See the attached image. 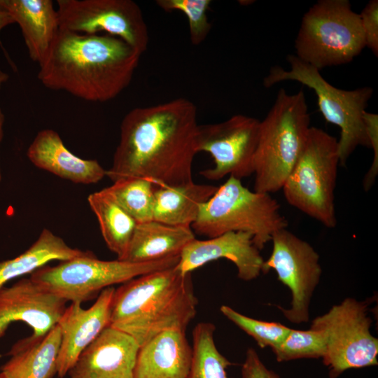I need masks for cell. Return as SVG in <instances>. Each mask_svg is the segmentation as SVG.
<instances>
[{"label": "cell", "mask_w": 378, "mask_h": 378, "mask_svg": "<svg viewBox=\"0 0 378 378\" xmlns=\"http://www.w3.org/2000/svg\"><path fill=\"white\" fill-rule=\"evenodd\" d=\"M197 117L195 104L182 97L132 109L122 120L120 141L106 176L113 182L144 178L157 186L193 181Z\"/></svg>", "instance_id": "6da1fadb"}, {"label": "cell", "mask_w": 378, "mask_h": 378, "mask_svg": "<svg viewBox=\"0 0 378 378\" xmlns=\"http://www.w3.org/2000/svg\"><path fill=\"white\" fill-rule=\"evenodd\" d=\"M141 55L108 34H85L59 29L37 78L47 88L79 99L104 102L131 83Z\"/></svg>", "instance_id": "7a4b0ae2"}, {"label": "cell", "mask_w": 378, "mask_h": 378, "mask_svg": "<svg viewBox=\"0 0 378 378\" xmlns=\"http://www.w3.org/2000/svg\"><path fill=\"white\" fill-rule=\"evenodd\" d=\"M197 304L191 273L175 266L135 277L115 289L110 326L141 346L162 332L186 331Z\"/></svg>", "instance_id": "3957f363"}, {"label": "cell", "mask_w": 378, "mask_h": 378, "mask_svg": "<svg viewBox=\"0 0 378 378\" xmlns=\"http://www.w3.org/2000/svg\"><path fill=\"white\" fill-rule=\"evenodd\" d=\"M310 115L302 90L288 94L280 89L260 121L253 158L254 188L271 194L281 190L304 147Z\"/></svg>", "instance_id": "277c9868"}, {"label": "cell", "mask_w": 378, "mask_h": 378, "mask_svg": "<svg viewBox=\"0 0 378 378\" xmlns=\"http://www.w3.org/2000/svg\"><path fill=\"white\" fill-rule=\"evenodd\" d=\"M286 217L270 194L251 191L240 179L230 176L200 209L191 225L194 233L208 238L230 232H245L262 250L274 232L287 228Z\"/></svg>", "instance_id": "5b68a950"}, {"label": "cell", "mask_w": 378, "mask_h": 378, "mask_svg": "<svg viewBox=\"0 0 378 378\" xmlns=\"http://www.w3.org/2000/svg\"><path fill=\"white\" fill-rule=\"evenodd\" d=\"M289 69L275 65L263 78L270 88L282 81L294 80L311 88L317 97L318 110L325 120L340 130L338 141L340 165L345 166L358 146L370 148L363 115L373 90L362 87L352 90L337 88L329 83L316 68L304 63L295 55H288Z\"/></svg>", "instance_id": "8992f818"}, {"label": "cell", "mask_w": 378, "mask_h": 378, "mask_svg": "<svg viewBox=\"0 0 378 378\" xmlns=\"http://www.w3.org/2000/svg\"><path fill=\"white\" fill-rule=\"evenodd\" d=\"M339 164L337 139L311 126L301 155L281 189L290 206L328 228L337 223L335 190Z\"/></svg>", "instance_id": "52a82bcc"}, {"label": "cell", "mask_w": 378, "mask_h": 378, "mask_svg": "<svg viewBox=\"0 0 378 378\" xmlns=\"http://www.w3.org/2000/svg\"><path fill=\"white\" fill-rule=\"evenodd\" d=\"M365 47L359 14L348 0H320L302 17L295 56L319 71L347 64Z\"/></svg>", "instance_id": "ba28073f"}, {"label": "cell", "mask_w": 378, "mask_h": 378, "mask_svg": "<svg viewBox=\"0 0 378 378\" xmlns=\"http://www.w3.org/2000/svg\"><path fill=\"white\" fill-rule=\"evenodd\" d=\"M179 256L147 262L102 260L90 253L60 261L55 266L44 265L30 278L57 297L83 303L104 289L135 277L176 266Z\"/></svg>", "instance_id": "9c48e42d"}, {"label": "cell", "mask_w": 378, "mask_h": 378, "mask_svg": "<svg viewBox=\"0 0 378 378\" xmlns=\"http://www.w3.org/2000/svg\"><path fill=\"white\" fill-rule=\"evenodd\" d=\"M372 320L368 304L346 298L312 321L311 328L322 332L326 341L323 364L330 378L349 369L377 365L378 340L370 332Z\"/></svg>", "instance_id": "30bf717a"}, {"label": "cell", "mask_w": 378, "mask_h": 378, "mask_svg": "<svg viewBox=\"0 0 378 378\" xmlns=\"http://www.w3.org/2000/svg\"><path fill=\"white\" fill-rule=\"evenodd\" d=\"M59 28L85 34L104 32L141 55L149 35L139 5L132 0H57Z\"/></svg>", "instance_id": "8fae6325"}, {"label": "cell", "mask_w": 378, "mask_h": 378, "mask_svg": "<svg viewBox=\"0 0 378 378\" xmlns=\"http://www.w3.org/2000/svg\"><path fill=\"white\" fill-rule=\"evenodd\" d=\"M271 241L272 253L264 260L262 273L274 270L278 279L289 288L290 307H277L286 319L297 324L306 323L309 320L311 299L322 274L319 255L309 243L287 228L274 232Z\"/></svg>", "instance_id": "7c38bea8"}, {"label": "cell", "mask_w": 378, "mask_h": 378, "mask_svg": "<svg viewBox=\"0 0 378 378\" xmlns=\"http://www.w3.org/2000/svg\"><path fill=\"white\" fill-rule=\"evenodd\" d=\"M259 125L260 120L242 114L218 123L199 125L197 151L208 153L214 162V167L200 174L212 181L227 175L241 180L253 174Z\"/></svg>", "instance_id": "4fadbf2b"}, {"label": "cell", "mask_w": 378, "mask_h": 378, "mask_svg": "<svg viewBox=\"0 0 378 378\" xmlns=\"http://www.w3.org/2000/svg\"><path fill=\"white\" fill-rule=\"evenodd\" d=\"M66 301L47 290L31 278L0 288V338L9 326L22 321L42 337L55 327L66 309Z\"/></svg>", "instance_id": "5bb4252c"}, {"label": "cell", "mask_w": 378, "mask_h": 378, "mask_svg": "<svg viewBox=\"0 0 378 378\" xmlns=\"http://www.w3.org/2000/svg\"><path fill=\"white\" fill-rule=\"evenodd\" d=\"M225 258L237 267L238 277L246 281L262 273L264 260L253 242L251 234L230 232L205 240L193 239L186 246L176 267L183 273H191L204 265Z\"/></svg>", "instance_id": "9a60e30c"}, {"label": "cell", "mask_w": 378, "mask_h": 378, "mask_svg": "<svg viewBox=\"0 0 378 378\" xmlns=\"http://www.w3.org/2000/svg\"><path fill=\"white\" fill-rule=\"evenodd\" d=\"M114 291L113 286L104 289L87 309L79 302H71L66 308L58 322L62 331L57 365L58 377H65L80 354L110 326Z\"/></svg>", "instance_id": "2e32d148"}, {"label": "cell", "mask_w": 378, "mask_h": 378, "mask_svg": "<svg viewBox=\"0 0 378 378\" xmlns=\"http://www.w3.org/2000/svg\"><path fill=\"white\" fill-rule=\"evenodd\" d=\"M140 346L111 326L80 354L68 372L70 378H134Z\"/></svg>", "instance_id": "e0dca14e"}, {"label": "cell", "mask_w": 378, "mask_h": 378, "mask_svg": "<svg viewBox=\"0 0 378 378\" xmlns=\"http://www.w3.org/2000/svg\"><path fill=\"white\" fill-rule=\"evenodd\" d=\"M27 155L38 168L75 183H96L106 176V170L97 160L82 159L72 153L59 134L51 129L37 133Z\"/></svg>", "instance_id": "ac0fdd59"}, {"label": "cell", "mask_w": 378, "mask_h": 378, "mask_svg": "<svg viewBox=\"0 0 378 378\" xmlns=\"http://www.w3.org/2000/svg\"><path fill=\"white\" fill-rule=\"evenodd\" d=\"M192 360L185 331H164L140 346L134 378H188Z\"/></svg>", "instance_id": "d6986e66"}, {"label": "cell", "mask_w": 378, "mask_h": 378, "mask_svg": "<svg viewBox=\"0 0 378 378\" xmlns=\"http://www.w3.org/2000/svg\"><path fill=\"white\" fill-rule=\"evenodd\" d=\"M21 29L30 59L40 64L59 30L57 9L51 0H0Z\"/></svg>", "instance_id": "ffe728a7"}, {"label": "cell", "mask_w": 378, "mask_h": 378, "mask_svg": "<svg viewBox=\"0 0 378 378\" xmlns=\"http://www.w3.org/2000/svg\"><path fill=\"white\" fill-rule=\"evenodd\" d=\"M62 331L57 323L42 337L32 335L18 341L7 353L1 368L6 378H52L57 374Z\"/></svg>", "instance_id": "44dd1931"}, {"label": "cell", "mask_w": 378, "mask_h": 378, "mask_svg": "<svg viewBox=\"0 0 378 378\" xmlns=\"http://www.w3.org/2000/svg\"><path fill=\"white\" fill-rule=\"evenodd\" d=\"M195 239L191 227L173 226L155 220L137 224L127 249L118 260L147 262L180 256Z\"/></svg>", "instance_id": "7402d4cb"}, {"label": "cell", "mask_w": 378, "mask_h": 378, "mask_svg": "<svg viewBox=\"0 0 378 378\" xmlns=\"http://www.w3.org/2000/svg\"><path fill=\"white\" fill-rule=\"evenodd\" d=\"M218 188L193 181L177 186H155L153 220L169 225L191 227L200 206Z\"/></svg>", "instance_id": "603a6c76"}, {"label": "cell", "mask_w": 378, "mask_h": 378, "mask_svg": "<svg viewBox=\"0 0 378 378\" xmlns=\"http://www.w3.org/2000/svg\"><path fill=\"white\" fill-rule=\"evenodd\" d=\"M70 247L61 237L44 228L37 240L18 256L0 261V288L19 276L32 273L52 260L64 261L90 253Z\"/></svg>", "instance_id": "cb8c5ba5"}, {"label": "cell", "mask_w": 378, "mask_h": 378, "mask_svg": "<svg viewBox=\"0 0 378 378\" xmlns=\"http://www.w3.org/2000/svg\"><path fill=\"white\" fill-rule=\"evenodd\" d=\"M88 202L97 218L106 246L120 259L138 223L104 189L89 195Z\"/></svg>", "instance_id": "d4e9b609"}, {"label": "cell", "mask_w": 378, "mask_h": 378, "mask_svg": "<svg viewBox=\"0 0 378 378\" xmlns=\"http://www.w3.org/2000/svg\"><path fill=\"white\" fill-rule=\"evenodd\" d=\"M215 326L201 322L192 331V360L188 378H229L226 369L232 365L220 353L214 342Z\"/></svg>", "instance_id": "484cf974"}, {"label": "cell", "mask_w": 378, "mask_h": 378, "mask_svg": "<svg viewBox=\"0 0 378 378\" xmlns=\"http://www.w3.org/2000/svg\"><path fill=\"white\" fill-rule=\"evenodd\" d=\"M155 186L146 178L128 177L103 189L139 223L153 220Z\"/></svg>", "instance_id": "4316f807"}, {"label": "cell", "mask_w": 378, "mask_h": 378, "mask_svg": "<svg viewBox=\"0 0 378 378\" xmlns=\"http://www.w3.org/2000/svg\"><path fill=\"white\" fill-rule=\"evenodd\" d=\"M272 351L278 362L323 358L326 353L325 337L321 331L311 328L306 330L290 328L282 342Z\"/></svg>", "instance_id": "83f0119b"}, {"label": "cell", "mask_w": 378, "mask_h": 378, "mask_svg": "<svg viewBox=\"0 0 378 378\" xmlns=\"http://www.w3.org/2000/svg\"><path fill=\"white\" fill-rule=\"evenodd\" d=\"M220 310L228 320L251 336L262 349L269 346L274 349L290 330V328L280 323L257 320L227 305H222Z\"/></svg>", "instance_id": "f1b7e54d"}, {"label": "cell", "mask_w": 378, "mask_h": 378, "mask_svg": "<svg viewBox=\"0 0 378 378\" xmlns=\"http://www.w3.org/2000/svg\"><path fill=\"white\" fill-rule=\"evenodd\" d=\"M155 3L165 11L178 10L186 15L193 45H200L206 39L211 29L206 13L211 0H157Z\"/></svg>", "instance_id": "f546056e"}, {"label": "cell", "mask_w": 378, "mask_h": 378, "mask_svg": "<svg viewBox=\"0 0 378 378\" xmlns=\"http://www.w3.org/2000/svg\"><path fill=\"white\" fill-rule=\"evenodd\" d=\"M363 118L370 148L373 150L372 164L363 181V189L368 191L374 185L378 174V115L365 111Z\"/></svg>", "instance_id": "4dcf8cb0"}, {"label": "cell", "mask_w": 378, "mask_h": 378, "mask_svg": "<svg viewBox=\"0 0 378 378\" xmlns=\"http://www.w3.org/2000/svg\"><path fill=\"white\" fill-rule=\"evenodd\" d=\"M365 47L378 55V1L371 0L359 14Z\"/></svg>", "instance_id": "1f68e13d"}, {"label": "cell", "mask_w": 378, "mask_h": 378, "mask_svg": "<svg viewBox=\"0 0 378 378\" xmlns=\"http://www.w3.org/2000/svg\"><path fill=\"white\" fill-rule=\"evenodd\" d=\"M241 374V378H281L278 374L265 366L253 348H248L246 352Z\"/></svg>", "instance_id": "d6a6232c"}, {"label": "cell", "mask_w": 378, "mask_h": 378, "mask_svg": "<svg viewBox=\"0 0 378 378\" xmlns=\"http://www.w3.org/2000/svg\"><path fill=\"white\" fill-rule=\"evenodd\" d=\"M13 23L15 22L12 16L7 12L0 10V32L4 27ZM0 45L1 46V41Z\"/></svg>", "instance_id": "836d02e7"}, {"label": "cell", "mask_w": 378, "mask_h": 378, "mask_svg": "<svg viewBox=\"0 0 378 378\" xmlns=\"http://www.w3.org/2000/svg\"><path fill=\"white\" fill-rule=\"evenodd\" d=\"M4 115L2 113V111L0 108V143L2 140V138H3V126H4ZM1 170H0V181H1Z\"/></svg>", "instance_id": "e575fe53"}, {"label": "cell", "mask_w": 378, "mask_h": 378, "mask_svg": "<svg viewBox=\"0 0 378 378\" xmlns=\"http://www.w3.org/2000/svg\"><path fill=\"white\" fill-rule=\"evenodd\" d=\"M8 74L0 70V88L8 80Z\"/></svg>", "instance_id": "d590c367"}, {"label": "cell", "mask_w": 378, "mask_h": 378, "mask_svg": "<svg viewBox=\"0 0 378 378\" xmlns=\"http://www.w3.org/2000/svg\"><path fill=\"white\" fill-rule=\"evenodd\" d=\"M0 378H6L1 372H0Z\"/></svg>", "instance_id": "8d00e7d4"}]
</instances>
